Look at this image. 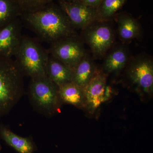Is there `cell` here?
<instances>
[{
	"mask_svg": "<svg viewBox=\"0 0 153 153\" xmlns=\"http://www.w3.org/2000/svg\"><path fill=\"white\" fill-rule=\"evenodd\" d=\"M22 14L32 13L44 8L53 2V0H13Z\"/></svg>",
	"mask_w": 153,
	"mask_h": 153,
	"instance_id": "cell-19",
	"label": "cell"
},
{
	"mask_svg": "<svg viewBox=\"0 0 153 153\" xmlns=\"http://www.w3.org/2000/svg\"><path fill=\"white\" fill-rule=\"evenodd\" d=\"M68 1H71L79 2L80 0H69Z\"/></svg>",
	"mask_w": 153,
	"mask_h": 153,
	"instance_id": "cell-21",
	"label": "cell"
},
{
	"mask_svg": "<svg viewBox=\"0 0 153 153\" xmlns=\"http://www.w3.org/2000/svg\"><path fill=\"white\" fill-rule=\"evenodd\" d=\"M102 0H80V2L86 5L97 9Z\"/></svg>",
	"mask_w": 153,
	"mask_h": 153,
	"instance_id": "cell-20",
	"label": "cell"
},
{
	"mask_svg": "<svg viewBox=\"0 0 153 153\" xmlns=\"http://www.w3.org/2000/svg\"><path fill=\"white\" fill-rule=\"evenodd\" d=\"M24 75L12 58L0 61V117L18 103L24 92Z\"/></svg>",
	"mask_w": 153,
	"mask_h": 153,
	"instance_id": "cell-2",
	"label": "cell"
},
{
	"mask_svg": "<svg viewBox=\"0 0 153 153\" xmlns=\"http://www.w3.org/2000/svg\"><path fill=\"white\" fill-rule=\"evenodd\" d=\"M22 24L19 18L0 29V54L14 57L22 41Z\"/></svg>",
	"mask_w": 153,
	"mask_h": 153,
	"instance_id": "cell-10",
	"label": "cell"
},
{
	"mask_svg": "<svg viewBox=\"0 0 153 153\" xmlns=\"http://www.w3.org/2000/svg\"><path fill=\"white\" fill-rule=\"evenodd\" d=\"M1 144H0V152H1Z\"/></svg>",
	"mask_w": 153,
	"mask_h": 153,
	"instance_id": "cell-22",
	"label": "cell"
},
{
	"mask_svg": "<svg viewBox=\"0 0 153 153\" xmlns=\"http://www.w3.org/2000/svg\"><path fill=\"white\" fill-rule=\"evenodd\" d=\"M72 69V82L82 88L90 82L97 71L93 61L86 54Z\"/></svg>",
	"mask_w": 153,
	"mask_h": 153,
	"instance_id": "cell-14",
	"label": "cell"
},
{
	"mask_svg": "<svg viewBox=\"0 0 153 153\" xmlns=\"http://www.w3.org/2000/svg\"><path fill=\"white\" fill-rule=\"evenodd\" d=\"M61 1H69V0H61Z\"/></svg>",
	"mask_w": 153,
	"mask_h": 153,
	"instance_id": "cell-23",
	"label": "cell"
},
{
	"mask_svg": "<svg viewBox=\"0 0 153 153\" xmlns=\"http://www.w3.org/2000/svg\"><path fill=\"white\" fill-rule=\"evenodd\" d=\"M21 18L38 37L50 44L75 35L66 14L54 3L39 10L22 14Z\"/></svg>",
	"mask_w": 153,
	"mask_h": 153,
	"instance_id": "cell-1",
	"label": "cell"
},
{
	"mask_svg": "<svg viewBox=\"0 0 153 153\" xmlns=\"http://www.w3.org/2000/svg\"><path fill=\"white\" fill-rule=\"evenodd\" d=\"M49 52L33 38L23 36L14 55L15 62L24 76H46Z\"/></svg>",
	"mask_w": 153,
	"mask_h": 153,
	"instance_id": "cell-3",
	"label": "cell"
},
{
	"mask_svg": "<svg viewBox=\"0 0 153 153\" xmlns=\"http://www.w3.org/2000/svg\"><path fill=\"white\" fill-rule=\"evenodd\" d=\"M128 76L132 83L145 93H152L153 63L148 56L140 55L132 60L128 69Z\"/></svg>",
	"mask_w": 153,
	"mask_h": 153,
	"instance_id": "cell-7",
	"label": "cell"
},
{
	"mask_svg": "<svg viewBox=\"0 0 153 153\" xmlns=\"http://www.w3.org/2000/svg\"><path fill=\"white\" fill-rule=\"evenodd\" d=\"M28 95L32 106L45 116H52L59 111L62 102L58 87L46 76L31 78Z\"/></svg>",
	"mask_w": 153,
	"mask_h": 153,
	"instance_id": "cell-4",
	"label": "cell"
},
{
	"mask_svg": "<svg viewBox=\"0 0 153 153\" xmlns=\"http://www.w3.org/2000/svg\"><path fill=\"white\" fill-rule=\"evenodd\" d=\"M58 5L74 29L83 30L97 20L96 9L80 2L59 0Z\"/></svg>",
	"mask_w": 153,
	"mask_h": 153,
	"instance_id": "cell-8",
	"label": "cell"
},
{
	"mask_svg": "<svg viewBox=\"0 0 153 153\" xmlns=\"http://www.w3.org/2000/svg\"><path fill=\"white\" fill-rule=\"evenodd\" d=\"M48 52L72 69L86 54L83 44L75 35L51 44Z\"/></svg>",
	"mask_w": 153,
	"mask_h": 153,
	"instance_id": "cell-6",
	"label": "cell"
},
{
	"mask_svg": "<svg viewBox=\"0 0 153 153\" xmlns=\"http://www.w3.org/2000/svg\"><path fill=\"white\" fill-rule=\"evenodd\" d=\"M47 75L57 86L72 82L73 69L49 54L47 66Z\"/></svg>",
	"mask_w": 153,
	"mask_h": 153,
	"instance_id": "cell-11",
	"label": "cell"
},
{
	"mask_svg": "<svg viewBox=\"0 0 153 153\" xmlns=\"http://www.w3.org/2000/svg\"><path fill=\"white\" fill-rule=\"evenodd\" d=\"M0 137L19 153H35L36 146L31 137L20 136L4 126L0 125Z\"/></svg>",
	"mask_w": 153,
	"mask_h": 153,
	"instance_id": "cell-12",
	"label": "cell"
},
{
	"mask_svg": "<svg viewBox=\"0 0 153 153\" xmlns=\"http://www.w3.org/2000/svg\"><path fill=\"white\" fill-rule=\"evenodd\" d=\"M22 15L13 0H0V25L4 27Z\"/></svg>",
	"mask_w": 153,
	"mask_h": 153,
	"instance_id": "cell-18",
	"label": "cell"
},
{
	"mask_svg": "<svg viewBox=\"0 0 153 153\" xmlns=\"http://www.w3.org/2000/svg\"><path fill=\"white\" fill-rule=\"evenodd\" d=\"M86 100V108L93 113L110 96L111 91L106 85L105 75L97 71L90 82L83 88Z\"/></svg>",
	"mask_w": 153,
	"mask_h": 153,
	"instance_id": "cell-9",
	"label": "cell"
},
{
	"mask_svg": "<svg viewBox=\"0 0 153 153\" xmlns=\"http://www.w3.org/2000/svg\"><path fill=\"white\" fill-rule=\"evenodd\" d=\"M117 20L118 33L122 41L128 42L139 36L141 31L139 24L131 15L124 13L121 14Z\"/></svg>",
	"mask_w": 153,
	"mask_h": 153,
	"instance_id": "cell-15",
	"label": "cell"
},
{
	"mask_svg": "<svg viewBox=\"0 0 153 153\" xmlns=\"http://www.w3.org/2000/svg\"><path fill=\"white\" fill-rule=\"evenodd\" d=\"M58 89L62 102L77 108H86V100L82 88L71 82L58 86Z\"/></svg>",
	"mask_w": 153,
	"mask_h": 153,
	"instance_id": "cell-13",
	"label": "cell"
},
{
	"mask_svg": "<svg viewBox=\"0 0 153 153\" xmlns=\"http://www.w3.org/2000/svg\"><path fill=\"white\" fill-rule=\"evenodd\" d=\"M82 30L84 41L97 57L104 56L114 42L113 30L107 21L96 20Z\"/></svg>",
	"mask_w": 153,
	"mask_h": 153,
	"instance_id": "cell-5",
	"label": "cell"
},
{
	"mask_svg": "<svg viewBox=\"0 0 153 153\" xmlns=\"http://www.w3.org/2000/svg\"><path fill=\"white\" fill-rule=\"evenodd\" d=\"M127 0H102L96 9L97 20L107 21L122 8Z\"/></svg>",
	"mask_w": 153,
	"mask_h": 153,
	"instance_id": "cell-17",
	"label": "cell"
},
{
	"mask_svg": "<svg viewBox=\"0 0 153 153\" xmlns=\"http://www.w3.org/2000/svg\"><path fill=\"white\" fill-rule=\"evenodd\" d=\"M128 60L126 49L124 47H118L113 49L107 56L103 68L107 73L117 72L125 67Z\"/></svg>",
	"mask_w": 153,
	"mask_h": 153,
	"instance_id": "cell-16",
	"label": "cell"
}]
</instances>
